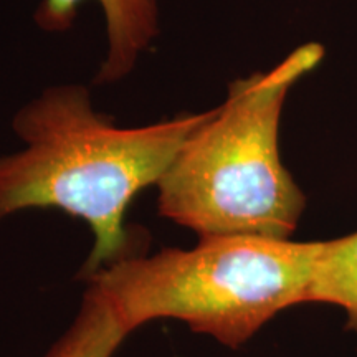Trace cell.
I'll use <instances>...</instances> for the list:
<instances>
[{"instance_id": "6da1fadb", "label": "cell", "mask_w": 357, "mask_h": 357, "mask_svg": "<svg viewBox=\"0 0 357 357\" xmlns=\"http://www.w3.org/2000/svg\"><path fill=\"white\" fill-rule=\"evenodd\" d=\"M207 113L178 114L142 128H118L96 113L89 89L55 86L24 106L12 128L25 142L0 155V222L30 208H56L83 220L95 236L78 280L139 255L126 229L136 195L158 185L187 136Z\"/></svg>"}, {"instance_id": "7a4b0ae2", "label": "cell", "mask_w": 357, "mask_h": 357, "mask_svg": "<svg viewBox=\"0 0 357 357\" xmlns=\"http://www.w3.org/2000/svg\"><path fill=\"white\" fill-rule=\"evenodd\" d=\"M324 58V47H298L270 71L229 84L158 182V212L200 238L253 235L291 238L306 195L281 162L280 121L294 84Z\"/></svg>"}, {"instance_id": "3957f363", "label": "cell", "mask_w": 357, "mask_h": 357, "mask_svg": "<svg viewBox=\"0 0 357 357\" xmlns=\"http://www.w3.org/2000/svg\"><path fill=\"white\" fill-rule=\"evenodd\" d=\"M321 243L212 236L189 250L129 257L82 281L111 303L129 334L151 321L176 319L238 349L278 312L307 305Z\"/></svg>"}, {"instance_id": "277c9868", "label": "cell", "mask_w": 357, "mask_h": 357, "mask_svg": "<svg viewBox=\"0 0 357 357\" xmlns=\"http://www.w3.org/2000/svg\"><path fill=\"white\" fill-rule=\"evenodd\" d=\"M84 0H42L33 19L47 32L71 29ZM106 19L108 55L95 77L96 84L128 77L137 58L159 35L158 0H96Z\"/></svg>"}, {"instance_id": "5b68a950", "label": "cell", "mask_w": 357, "mask_h": 357, "mask_svg": "<svg viewBox=\"0 0 357 357\" xmlns=\"http://www.w3.org/2000/svg\"><path fill=\"white\" fill-rule=\"evenodd\" d=\"M128 336L111 303L86 287L77 316L43 357H114Z\"/></svg>"}, {"instance_id": "8992f818", "label": "cell", "mask_w": 357, "mask_h": 357, "mask_svg": "<svg viewBox=\"0 0 357 357\" xmlns=\"http://www.w3.org/2000/svg\"><path fill=\"white\" fill-rule=\"evenodd\" d=\"M307 303H324L344 310L346 328L357 334V231L323 240Z\"/></svg>"}]
</instances>
